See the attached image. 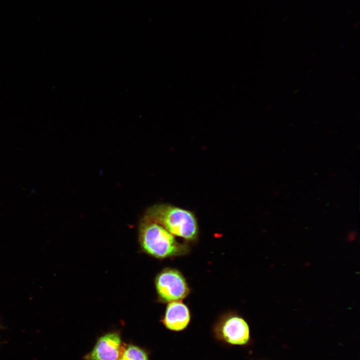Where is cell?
Listing matches in <instances>:
<instances>
[{"mask_svg":"<svg viewBox=\"0 0 360 360\" xmlns=\"http://www.w3.org/2000/svg\"><path fill=\"white\" fill-rule=\"evenodd\" d=\"M162 226L173 236L195 240L198 233L194 214L170 204H158L148 208L144 218Z\"/></svg>","mask_w":360,"mask_h":360,"instance_id":"1","label":"cell"},{"mask_svg":"<svg viewBox=\"0 0 360 360\" xmlns=\"http://www.w3.org/2000/svg\"><path fill=\"white\" fill-rule=\"evenodd\" d=\"M140 236L144 250L158 258L180 256L188 250L162 226L145 218L140 226Z\"/></svg>","mask_w":360,"mask_h":360,"instance_id":"2","label":"cell"},{"mask_svg":"<svg viewBox=\"0 0 360 360\" xmlns=\"http://www.w3.org/2000/svg\"><path fill=\"white\" fill-rule=\"evenodd\" d=\"M156 286L160 298L165 302L180 300L189 292V288L182 274L175 269L166 268L156 279Z\"/></svg>","mask_w":360,"mask_h":360,"instance_id":"3","label":"cell"},{"mask_svg":"<svg viewBox=\"0 0 360 360\" xmlns=\"http://www.w3.org/2000/svg\"><path fill=\"white\" fill-rule=\"evenodd\" d=\"M125 346L118 334L112 332L100 337L86 360H120Z\"/></svg>","mask_w":360,"mask_h":360,"instance_id":"4","label":"cell"},{"mask_svg":"<svg viewBox=\"0 0 360 360\" xmlns=\"http://www.w3.org/2000/svg\"><path fill=\"white\" fill-rule=\"evenodd\" d=\"M220 330L223 338L233 344H244L250 338V330L246 322L241 317L231 315L221 322Z\"/></svg>","mask_w":360,"mask_h":360,"instance_id":"5","label":"cell"},{"mask_svg":"<svg viewBox=\"0 0 360 360\" xmlns=\"http://www.w3.org/2000/svg\"><path fill=\"white\" fill-rule=\"evenodd\" d=\"M188 306L180 300L170 302L168 305L163 322L168 329L180 331L185 328L190 320Z\"/></svg>","mask_w":360,"mask_h":360,"instance_id":"6","label":"cell"},{"mask_svg":"<svg viewBox=\"0 0 360 360\" xmlns=\"http://www.w3.org/2000/svg\"><path fill=\"white\" fill-rule=\"evenodd\" d=\"M120 360H148L146 352L139 347L129 344L124 346Z\"/></svg>","mask_w":360,"mask_h":360,"instance_id":"7","label":"cell"}]
</instances>
